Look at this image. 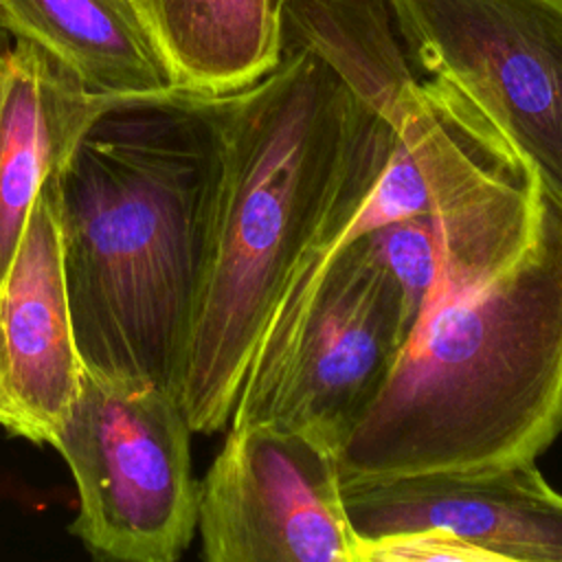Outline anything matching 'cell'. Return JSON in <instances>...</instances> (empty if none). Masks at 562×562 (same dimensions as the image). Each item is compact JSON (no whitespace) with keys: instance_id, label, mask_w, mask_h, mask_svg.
I'll use <instances>...</instances> for the list:
<instances>
[{"instance_id":"1","label":"cell","mask_w":562,"mask_h":562,"mask_svg":"<svg viewBox=\"0 0 562 562\" xmlns=\"http://www.w3.org/2000/svg\"><path fill=\"white\" fill-rule=\"evenodd\" d=\"M217 178L178 384L193 432L228 426L244 375L299 263L358 209L395 132L331 68L283 46L263 79L213 97Z\"/></svg>"},{"instance_id":"2","label":"cell","mask_w":562,"mask_h":562,"mask_svg":"<svg viewBox=\"0 0 562 562\" xmlns=\"http://www.w3.org/2000/svg\"><path fill=\"white\" fill-rule=\"evenodd\" d=\"M217 178L213 97L176 90L99 116L55 173L86 367L178 397Z\"/></svg>"},{"instance_id":"3","label":"cell","mask_w":562,"mask_h":562,"mask_svg":"<svg viewBox=\"0 0 562 562\" xmlns=\"http://www.w3.org/2000/svg\"><path fill=\"white\" fill-rule=\"evenodd\" d=\"M562 432V209L529 248L424 314L338 448L342 487L536 461Z\"/></svg>"},{"instance_id":"4","label":"cell","mask_w":562,"mask_h":562,"mask_svg":"<svg viewBox=\"0 0 562 562\" xmlns=\"http://www.w3.org/2000/svg\"><path fill=\"white\" fill-rule=\"evenodd\" d=\"M336 220L299 263L244 375L231 424L270 422L336 452L371 404L406 336L402 292L369 235L329 239Z\"/></svg>"},{"instance_id":"5","label":"cell","mask_w":562,"mask_h":562,"mask_svg":"<svg viewBox=\"0 0 562 562\" xmlns=\"http://www.w3.org/2000/svg\"><path fill=\"white\" fill-rule=\"evenodd\" d=\"M191 432L169 389L83 364L77 400L50 446L79 494L70 531L94 558L176 562L189 549L200 494Z\"/></svg>"},{"instance_id":"6","label":"cell","mask_w":562,"mask_h":562,"mask_svg":"<svg viewBox=\"0 0 562 562\" xmlns=\"http://www.w3.org/2000/svg\"><path fill=\"white\" fill-rule=\"evenodd\" d=\"M426 77L450 86L562 209V0H386Z\"/></svg>"},{"instance_id":"7","label":"cell","mask_w":562,"mask_h":562,"mask_svg":"<svg viewBox=\"0 0 562 562\" xmlns=\"http://www.w3.org/2000/svg\"><path fill=\"white\" fill-rule=\"evenodd\" d=\"M198 531L209 562H360L338 452L270 422L228 426L200 481Z\"/></svg>"},{"instance_id":"8","label":"cell","mask_w":562,"mask_h":562,"mask_svg":"<svg viewBox=\"0 0 562 562\" xmlns=\"http://www.w3.org/2000/svg\"><path fill=\"white\" fill-rule=\"evenodd\" d=\"M342 494L364 540L439 529L490 560L562 562V494L536 461L358 483Z\"/></svg>"},{"instance_id":"9","label":"cell","mask_w":562,"mask_h":562,"mask_svg":"<svg viewBox=\"0 0 562 562\" xmlns=\"http://www.w3.org/2000/svg\"><path fill=\"white\" fill-rule=\"evenodd\" d=\"M81 371L53 176L0 283V426L13 437L50 446L77 400Z\"/></svg>"},{"instance_id":"10","label":"cell","mask_w":562,"mask_h":562,"mask_svg":"<svg viewBox=\"0 0 562 562\" xmlns=\"http://www.w3.org/2000/svg\"><path fill=\"white\" fill-rule=\"evenodd\" d=\"M134 99L83 88L40 46L15 40L0 55V283L42 187L92 123Z\"/></svg>"},{"instance_id":"11","label":"cell","mask_w":562,"mask_h":562,"mask_svg":"<svg viewBox=\"0 0 562 562\" xmlns=\"http://www.w3.org/2000/svg\"><path fill=\"white\" fill-rule=\"evenodd\" d=\"M0 29L40 46L92 92L151 99L178 90L132 0H0Z\"/></svg>"},{"instance_id":"12","label":"cell","mask_w":562,"mask_h":562,"mask_svg":"<svg viewBox=\"0 0 562 562\" xmlns=\"http://www.w3.org/2000/svg\"><path fill=\"white\" fill-rule=\"evenodd\" d=\"M182 92L224 97L250 88L281 59L274 0H132Z\"/></svg>"},{"instance_id":"13","label":"cell","mask_w":562,"mask_h":562,"mask_svg":"<svg viewBox=\"0 0 562 562\" xmlns=\"http://www.w3.org/2000/svg\"><path fill=\"white\" fill-rule=\"evenodd\" d=\"M281 44L321 57L353 97L395 127L419 77L397 35L386 0H283Z\"/></svg>"},{"instance_id":"14","label":"cell","mask_w":562,"mask_h":562,"mask_svg":"<svg viewBox=\"0 0 562 562\" xmlns=\"http://www.w3.org/2000/svg\"><path fill=\"white\" fill-rule=\"evenodd\" d=\"M402 292L406 342L426 314L439 274L437 228L430 215L397 217L367 233Z\"/></svg>"},{"instance_id":"15","label":"cell","mask_w":562,"mask_h":562,"mask_svg":"<svg viewBox=\"0 0 562 562\" xmlns=\"http://www.w3.org/2000/svg\"><path fill=\"white\" fill-rule=\"evenodd\" d=\"M0 33H2V29H0ZM2 50H4V42H2V37H0V55H2Z\"/></svg>"},{"instance_id":"16","label":"cell","mask_w":562,"mask_h":562,"mask_svg":"<svg viewBox=\"0 0 562 562\" xmlns=\"http://www.w3.org/2000/svg\"><path fill=\"white\" fill-rule=\"evenodd\" d=\"M281 2H283V0H274V4H277V7H279V4H281Z\"/></svg>"}]
</instances>
